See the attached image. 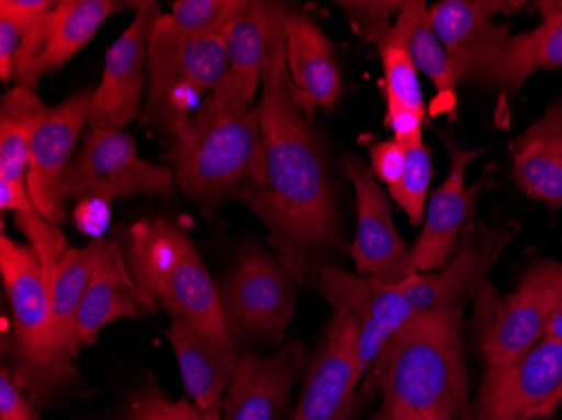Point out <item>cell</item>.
Here are the masks:
<instances>
[{
    "mask_svg": "<svg viewBox=\"0 0 562 420\" xmlns=\"http://www.w3.org/2000/svg\"><path fill=\"white\" fill-rule=\"evenodd\" d=\"M167 338L179 362L186 390L195 406L204 412L223 407L224 391L235 375L239 350L207 337L179 318H172Z\"/></svg>",
    "mask_w": 562,
    "mask_h": 420,
    "instance_id": "7402d4cb",
    "label": "cell"
},
{
    "mask_svg": "<svg viewBox=\"0 0 562 420\" xmlns=\"http://www.w3.org/2000/svg\"><path fill=\"white\" fill-rule=\"evenodd\" d=\"M0 273L4 281L19 353L36 371H49L59 356L53 328L49 290L43 264L33 246L19 245L2 234Z\"/></svg>",
    "mask_w": 562,
    "mask_h": 420,
    "instance_id": "30bf717a",
    "label": "cell"
},
{
    "mask_svg": "<svg viewBox=\"0 0 562 420\" xmlns=\"http://www.w3.org/2000/svg\"><path fill=\"white\" fill-rule=\"evenodd\" d=\"M125 420H223V407L204 412L195 404L170 399L156 384H144L128 399Z\"/></svg>",
    "mask_w": 562,
    "mask_h": 420,
    "instance_id": "d6a6232c",
    "label": "cell"
},
{
    "mask_svg": "<svg viewBox=\"0 0 562 420\" xmlns=\"http://www.w3.org/2000/svg\"><path fill=\"white\" fill-rule=\"evenodd\" d=\"M162 157L172 166L176 188L213 216L224 202L263 183L260 104L248 110L201 104Z\"/></svg>",
    "mask_w": 562,
    "mask_h": 420,
    "instance_id": "3957f363",
    "label": "cell"
},
{
    "mask_svg": "<svg viewBox=\"0 0 562 420\" xmlns=\"http://www.w3.org/2000/svg\"><path fill=\"white\" fill-rule=\"evenodd\" d=\"M536 9L542 21H562V0H541L536 2Z\"/></svg>",
    "mask_w": 562,
    "mask_h": 420,
    "instance_id": "ab89813d",
    "label": "cell"
},
{
    "mask_svg": "<svg viewBox=\"0 0 562 420\" xmlns=\"http://www.w3.org/2000/svg\"><path fill=\"white\" fill-rule=\"evenodd\" d=\"M285 2L248 0L226 41L227 72L216 90L202 101L211 109L248 110L261 84V72L274 33L289 15Z\"/></svg>",
    "mask_w": 562,
    "mask_h": 420,
    "instance_id": "e0dca14e",
    "label": "cell"
},
{
    "mask_svg": "<svg viewBox=\"0 0 562 420\" xmlns=\"http://www.w3.org/2000/svg\"><path fill=\"white\" fill-rule=\"evenodd\" d=\"M164 12L157 2H140L134 21L109 47L100 84L91 100V128H119L140 118L147 91L148 46Z\"/></svg>",
    "mask_w": 562,
    "mask_h": 420,
    "instance_id": "8fae6325",
    "label": "cell"
},
{
    "mask_svg": "<svg viewBox=\"0 0 562 420\" xmlns=\"http://www.w3.org/2000/svg\"><path fill=\"white\" fill-rule=\"evenodd\" d=\"M145 311L140 290L132 277L126 258L115 241H106L93 280L85 293L76 321L80 349L97 341L113 321L138 318Z\"/></svg>",
    "mask_w": 562,
    "mask_h": 420,
    "instance_id": "603a6c76",
    "label": "cell"
},
{
    "mask_svg": "<svg viewBox=\"0 0 562 420\" xmlns=\"http://www.w3.org/2000/svg\"><path fill=\"white\" fill-rule=\"evenodd\" d=\"M246 2L248 0H179L173 2L167 21L181 36L224 37L245 11Z\"/></svg>",
    "mask_w": 562,
    "mask_h": 420,
    "instance_id": "4dcf8cb0",
    "label": "cell"
},
{
    "mask_svg": "<svg viewBox=\"0 0 562 420\" xmlns=\"http://www.w3.org/2000/svg\"><path fill=\"white\" fill-rule=\"evenodd\" d=\"M409 30H407V50L413 65L425 72L437 88V110L435 113H457V90L462 76L451 61L437 33L429 22L428 8L423 0L406 2Z\"/></svg>",
    "mask_w": 562,
    "mask_h": 420,
    "instance_id": "f546056e",
    "label": "cell"
},
{
    "mask_svg": "<svg viewBox=\"0 0 562 420\" xmlns=\"http://www.w3.org/2000/svg\"><path fill=\"white\" fill-rule=\"evenodd\" d=\"M93 91H78L49 106L31 141L25 185L40 213L56 226L66 219L65 177L90 123Z\"/></svg>",
    "mask_w": 562,
    "mask_h": 420,
    "instance_id": "7c38bea8",
    "label": "cell"
},
{
    "mask_svg": "<svg viewBox=\"0 0 562 420\" xmlns=\"http://www.w3.org/2000/svg\"><path fill=\"white\" fill-rule=\"evenodd\" d=\"M448 157L450 170L440 188L432 192L426 208L425 223L418 241L412 248V261L416 273L441 270L450 261L457 248L458 234L475 207L476 195L487 179H480L472 189L467 188L469 167L483 155L485 148L465 150L453 135L438 132Z\"/></svg>",
    "mask_w": 562,
    "mask_h": 420,
    "instance_id": "2e32d148",
    "label": "cell"
},
{
    "mask_svg": "<svg viewBox=\"0 0 562 420\" xmlns=\"http://www.w3.org/2000/svg\"><path fill=\"white\" fill-rule=\"evenodd\" d=\"M49 106L37 90L15 84L0 101V180L25 185L31 141ZM27 188V185H25Z\"/></svg>",
    "mask_w": 562,
    "mask_h": 420,
    "instance_id": "f1b7e54d",
    "label": "cell"
},
{
    "mask_svg": "<svg viewBox=\"0 0 562 420\" xmlns=\"http://www.w3.org/2000/svg\"><path fill=\"white\" fill-rule=\"evenodd\" d=\"M344 172L356 195L357 232L349 246L357 274L378 284H397L416 273L412 249L397 234L386 192L364 160L356 155L342 159Z\"/></svg>",
    "mask_w": 562,
    "mask_h": 420,
    "instance_id": "9c48e42d",
    "label": "cell"
},
{
    "mask_svg": "<svg viewBox=\"0 0 562 420\" xmlns=\"http://www.w3.org/2000/svg\"><path fill=\"white\" fill-rule=\"evenodd\" d=\"M513 175L524 194L562 207V97L517 138Z\"/></svg>",
    "mask_w": 562,
    "mask_h": 420,
    "instance_id": "d4e9b609",
    "label": "cell"
},
{
    "mask_svg": "<svg viewBox=\"0 0 562 420\" xmlns=\"http://www.w3.org/2000/svg\"><path fill=\"white\" fill-rule=\"evenodd\" d=\"M369 420H374V417H372V419H369Z\"/></svg>",
    "mask_w": 562,
    "mask_h": 420,
    "instance_id": "7bdbcfd3",
    "label": "cell"
},
{
    "mask_svg": "<svg viewBox=\"0 0 562 420\" xmlns=\"http://www.w3.org/2000/svg\"><path fill=\"white\" fill-rule=\"evenodd\" d=\"M374 420H425L423 417L416 416V413L407 412V410L401 409H386L381 407L378 413L374 416Z\"/></svg>",
    "mask_w": 562,
    "mask_h": 420,
    "instance_id": "60d3db41",
    "label": "cell"
},
{
    "mask_svg": "<svg viewBox=\"0 0 562 420\" xmlns=\"http://www.w3.org/2000/svg\"><path fill=\"white\" fill-rule=\"evenodd\" d=\"M562 384V343L541 338L510 362L485 368L475 420H533Z\"/></svg>",
    "mask_w": 562,
    "mask_h": 420,
    "instance_id": "4fadbf2b",
    "label": "cell"
},
{
    "mask_svg": "<svg viewBox=\"0 0 562 420\" xmlns=\"http://www.w3.org/2000/svg\"><path fill=\"white\" fill-rule=\"evenodd\" d=\"M544 337L562 343V284L561 290H559L558 302H555L548 327H546Z\"/></svg>",
    "mask_w": 562,
    "mask_h": 420,
    "instance_id": "f35d334b",
    "label": "cell"
},
{
    "mask_svg": "<svg viewBox=\"0 0 562 420\" xmlns=\"http://www.w3.org/2000/svg\"><path fill=\"white\" fill-rule=\"evenodd\" d=\"M404 147H406V166L400 183L390 191V195L400 207H403L404 213L409 217V223L413 226H419L425 223L426 198H428L429 183H431V151L426 147L423 138Z\"/></svg>",
    "mask_w": 562,
    "mask_h": 420,
    "instance_id": "1f68e13d",
    "label": "cell"
},
{
    "mask_svg": "<svg viewBox=\"0 0 562 420\" xmlns=\"http://www.w3.org/2000/svg\"><path fill=\"white\" fill-rule=\"evenodd\" d=\"M170 167L142 159L132 135L119 128H91L65 177V197L110 202L132 195H170Z\"/></svg>",
    "mask_w": 562,
    "mask_h": 420,
    "instance_id": "52a82bcc",
    "label": "cell"
},
{
    "mask_svg": "<svg viewBox=\"0 0 562 420\" xmlns=\"http://www.w3.org/2000/svg\"><path fill=\"white\" fill-rule=\"evenodd\" d=\"M305 365L306 352L300 341L271 356L239 353L223 399V420H285Z\"/></svg>",
    "mask_w": 562,
    "mask_h": 420,
    "instance_id": "ac0fdd59",
    "label": "cell"
},
{
    "mask_svg": "<svg viewBox=\"0 0 562 420\" xmlns=\"http://www.w3.org/2000/svg\"><path fill=\"white\" fill-rule=\"evenodd\" d=\"M513 236L510 226L487 230L479 246L458 252L438 273H415L401 281L404 299L413 315L465 303L473 290L482 287Z\"/></svg>",
    "mask_w": 562,
    "mask_h": 420,
    "instance_id": "44dd1931",
    "label": "cell"
},
{
    "mask_svg": "<svg viewBox=\"0 0 562 420\" xmlns=\"http://www.w3.org/2000/svg\"><path fill=\"white\" fill-rule=\"evenodd\" d=\"M24 33L12 22L0 19V78L4 83L14 80L15 56Z\"/></svg>",
    "mask_w": 562,
    "mask_h": 420,
    "instance_id": "74e56055",
    "label": "cell"
},
{
    "mask_svg": "<svg viewBox=\"0 0 562 420\" xmlns=\"http://www.w3.org/2000/svg\"><path fill=\"white\" fill-rule=\"evenodd\" d=\"M561 284L562 264L552 259L533 262L485 325L482 352L487 366L510 362L544 338Z\"/></svg>",
    "mask_w": 562,
    "mask_h": 420,
    "instance_id": "5bb4252c",
    "label": "cell"
},
{
    "mask_svg": "<svg viewBox=\"0 0 562 420\" xmlns=\"http://www.w3.org/2000/svg\"><path fill=\"white\" fill-rule=\"evenodd\" d=\"M125 258L145 311L162 308L170 318L235 345L224 321L220 290L184 230L164 219L140 220L131 227Z\"/></svg>",
    "mask_w": 562,
    "mask_h": 420,
    "instance_id": "277c9868",
    "label": "cell"
},
{
    "mask_svg": "<svg viewBox=\"0 0 562 420\" xmlns=\"http://www.w3.org/2000/svg\"><path fill=\"white\" fill-rule=\"evenodd\" d=\"M407 30L409 19L404 5L390 31L374 44L386 80V125L393 129L394 140L403 145L423 138V123L426 118L418 69L413 65L407 50Z\"/></svg>",
    "mask_w": 562,
    "mask_h": 420,
    "instance_id": "cb8c5ba5",
    "label": "cell"
},
{
    "mask_svg": "<svg viewBox=\"0 0 562 420\" xmlns=\"http://www.w3.org/2000/svg\"><path fill=\"white\" fill-rule=\"evenodd\" d=\"M562 69V21H541L536 30L510 34L502 24L469 80L516 93L533 72Z\"/></svg>",
    "mask_w": 562,
    "mask_h": 420,
    "instance_id": "d6986e66",
    "label": "cell"
},
{
    "mask_svg": "<svg viewBox=\"0 0 562 420\" xmlns=\"http://www.w3.org/2000/svg\"><path fill=\"white\" fill-rule=\"evenodd\" d=\"M502 0H443L428 9L429 22L448 50L462 81L469 80L483 50L502 24L494 18L519 8Z\"/></svg>",
    "mask_w": 562,
    "mask_h": 420,
    "instance_id": "484cf974",
    "label": "cell"
},
{
    "mask_svg": "<svg viewBox=\"0 0 562 420\" xmlns=\"http://www.w3.org/2000/svg\"><path fill=\"white\" fill-rule=\"evenodd\" d=\"M0 420H37L30 400L19 390L9 368L0 372Z\"/></svg>",
    "mask_w": 562,
    "mask_h": 420,
    "instance_id": "d590c367",
    "label": "cell"
},
{
    "mask_svg": "<svg viewBox=\"0 0 562 420\" xmlns=\"http://www.w3.org/2000/svg\"><path fill=\"white\" fill-rule=\"evenodd\" d=\"M371 157V170L379 183H386L387 191H393L403 177L406 166V147L400 141L382 140L375 141L369 147Z\"/></svg>",
    "mask_w": 562,
    "mask_h": 420,
    "instance_id": "e575fe53",
    "label": "cell"
},
{
    "mask_svg": "<svg viewBox=\"0 0 562 420\" xmlns=\"http://www.w3.org/2000/svg\"><path fill=\"white\" fill-rule=\"evenodd\" d=\"M140 2L59 0L22 37L15 56L14 80L37 90L44 76L58 72L78 55L112 15L137 9Z\"/></svg>",
    "mask_w": 562,
    "mask_h": 420,
    "instance_id": "ba28073f",
    "label": "cell"
},
{
    "mask_svg": "<svg viewBox=\"0 0 562 420\" xmlns=\"http://www.w3.org/2000/svg\"><path fill=\"white\" fill-rule=\"evenodd\" d=\"M562 404V384L559 385L558 390L552 394L551 397H549L548 400H546L544 406L539 409L538 416H536V419H541V417H548L549 413L554 412L555 409H558L559 406Z\"/></svg>",
    "mask_w": 562,
    "mask_h": 420,
    "instance_id": "b9f144b4",
    "label": "cell"
},
{
    "mask_svg": "<svg viewBox=\"0 0 562 420\" xmlns=\"http://www.w3.org/2000/svg\"><path fill=\"white\" fill-rule=\"evenodd\" d=\"M105 242V239L97 238L87 248L68 246L65 252L44 270L49 290L56 343L63 353L75 359L81 350L76 338L78 311L93 280Z\"/></svg>",
    "mask_w": 562,
    "mask_h": 420,
    "instance_id": "4316f807",
    "label": "cell"
},
{
    "mask_svg": "<svg viewBox=\"0 0 562 420\" xmlns=\"http://www.w3.org/2000/svg\"><path fill=\"white\" fill-rule=\"evenodd\" d=\"M318 290L331 308H342L356 323L357 375L364 377L393 334L375 320L371 308V281L342 268L327 264L317 280Z\"/></svg>",
    "mask_w": 562,
    "mask_h": 420,
    "instance_id": "83f0119b",
    "label": "cell"
},
{
    "mask_svg": "<svg viewBox=\"0 0 562 420\" xmlns=\"http://www.w3.org/2000/svg\"><path fill=\"white\" fill-rule=\"evenodd\" d=\"M357 330L342 308H331L322 345L306 372L292 420H350L356 399Z\"/></svg>",
    "mask_w": 562,
    "mask_h": 420,
    "instance_id": "9a60e30c",
    "label": "cell"
},
{
    "mask_svg": "<svg viewBox=\"0 0 562 420\" xmlns=\"http://www.w3.org/2000/svg\"><path fill=\"white\" fill-rule=\"evenodd\" d=\"M285 58L295 100L306 118L330 113L342 93L334 46L308 15L290 9L285 19Z\"/></svg>",
    "mask_w": 562,
    "mask_h": 420,
    "instance_id": "ffe728a7",
    "label": "cell"
},
{
    "mask_svg": "<svg viewBox=\"0 0 562 420\" xmlns=\"http://www.w3.org/2000/svg\"><path fill=\"white\" fill-rule=\"evenodd\" d=\"M227 72L224 37H186L167 15L156 22L148 46L147 91L140 126L173 140Z\"/></svg>",
    "mask_w": 562,
    "mask_h": 420,
    "instance_id": "5b68a950",
    "label": "cell"
},
{
    "mask_svg": "<svg viewBox=\"0 0 562 420\" xmlns=\"http://www.w3.org/2000/svg\"><path fill=\"white\" fill-rule=\"evenodd\" d=\"M336 5L346 12L347 21L362 39L375 44L390 31L397 15L403 12L406 2H394V0L352 2L349 0V2H336Z\"/></svg>",
    "mask_w": 562,
    "mask_h": 420,
    "instance_id": "836d02e7",
    "label": "cell"
},
{
    "mask_svg": "<svg viewBox=\"0 0 562 420\" xmlns=\"http://www.w3.org/2000/svg\"><path fill=\"white\" fill-rule=\"evenodd\" d=\"M217 290L227 331L238 350L249 340L280 345L295 315L299 286L274 252L252 242Z\"/></svg>",
    "mask_w": 562,
    "mask_h": 420,
    "instance_id": "8992f818",
    "label": "cell"
},
{
    "mask_svg": "<svg viewBox=\"0 0 562 420\" xmlns=\"http://www.w3.org/2000/svg\"><path fill=\"white\" fill-rule=\"evenodd\" d=\"M265 177L235 201L267 227L273 249L296 286L317 284L328 259L346 249L327 150L295 100L285 58V22L278 27L261 72Z\"/></svg>",
    "mask_w": 562,
    "mask_h": 420,
    "instance_id": "6da1fadb",
    "label": "cell"
},
{
    "mask_svg": "<svg viewBox=\"0 0 562 420\" xmlns=\"http://www.w3.org/2000/svg\"><path fill=\"white\" fill-rule=\"evenodd\" d=\"M465 303L418 313L372 363L362 394L381 391L382 407L425 420H475L462 347Z\"/></svg>",
    "mask_w": 562,
    "mask_h": 420,
    "instance_id": "7a4b0ae2",
    "label": "cell"
},
{
    "mask_svg": "<svg viewBox=\"0 0 562 420\" xmlns=\"http://www.w3.org/2000/svg\"><path fill=\"white\" fill-rule=\"evenodd\" d=\"M55 5L50 0H2L0 19L12 22L25 34Z\"/></svg>",
    "mask_w": 562,
    "mask_h": 420,
    "instance_id": "8d00e7d4",
    "label": "cell"
}]
</instances>
